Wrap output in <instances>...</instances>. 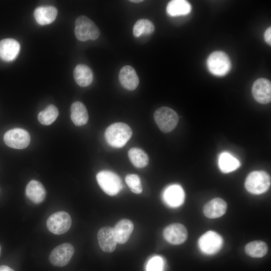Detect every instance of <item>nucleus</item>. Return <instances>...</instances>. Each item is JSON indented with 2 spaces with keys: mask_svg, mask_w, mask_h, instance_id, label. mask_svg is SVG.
Instances as JSON below:
<instances>
[{
  "mask_svg": "<svg viewBox=\"0 0 271 271\" xmlns=\"http://www.w3.org/2000/svg\"><path fill=\"white\" fill-rule=\"evenodd\" d=\"M132 136V130L128 125L123 122H115L108 126L105 131L107 143L114 148L123 147Z\"/></svg>",
  "mask_w": 271,
  "mask_h": 271,
  "instance_id": "f257e3e1",
  "label": "nucleus"
},
{
  "mask_svg": "<svg viewBox=\"0 0 271 271\" xmlns=\"http://www.w3.org/2000/svg\"><path fill=\"white\" fill-rule=\"evenodd\" d=\"M270 185V177L263 171L250 172L245 181V187L249 193L258 195L266 192Z\"/></svg>",
  "mask_w": 271,
  "mask_h": 271,
  "instance_id": "f03ea898",
  "label": "nucleus"
},
{
  "mask_svg": "<svg viewBox=\"0 0 271 271\" xmlns=\"http://www.w3.org/2000/svg\"><path fill=\"white\" fill-rule=\"evenodd\" d=\"M75 36L80 41L95 40L100 35V31L95 24L85 16H80L75 20Z\"/></svg>",
  "mask_w": 271,
  "mask_h": 271,
  "instance_id": "7ed1b4c3",
  "label": "nucleus"
},
{
  "mask_svg": "<svg viewBox=\"0 0 271 271\" xmlns=\"http://www.w3.org/2000/svg\"><path fill=\"white\" fill-rule=\"evenodd\" d=\"M96 180L101 189L110 196L118 194L123 187L119 176L110 171L103 170L98 172Z\"/></svg>",
  "mask_w": 271,
  "mask_h": 271,
  "instance_id": "20e7f679",
  "label": "nucleus"
},
{
  "mask_svg": "<svg viewBox=\"0 0 271 271\" xmlns=\"http://www.w3.org/2000/svg\"><path fill=\"white\" fill-rule=\"evenodd\" d=\"M154 118L161 130L166 133L173 130L179 121L177 113L172 108L166 106L157 109L154 112Z\"/></svg>",
  "mask_w": 271,
  "mask_h": 271,
  "instance_id": "39448f33",
  "label": "nucleus"
},
{
  "mask_svg": "<svg viewBox=\"0 0 271 271\" xmlns=\"http://www.w3.org/2000/svg\"><path fill=\"white\" fill-rule=\"evenodd\" d=\"M207 66L209 72L214 75L222 76L229 71L231 62L228 55L222 51L212 53L207 60Z\"/></svg>",
  "mask_w": 271,
  "mask_h": 271,
  "instance_id": "423d86ee",
  "label": "nucleus"
},
{
  "mask_svg": "<svg viewBox=\"0 0 271 271\" xmlns=\"http://www.w3.org/2000/svg\"><path fill=\"white\" fill-rule=\"evenodd\" d=\"M72 220L70 215L65 211H59L50 215L46 222L48 230L60 235L66 232L70 228Z\"/></svg>",
  "mask_w": 271,
  "mask_h": 271,
  "instance_id": "0eeeda50",
  "label": "nucleus"
},
{
  "mask_svg": "<svg viewBox=\"0 0 271 271\" xmlns=\"http://www.w3.org/2000/svg\"><path fill=\"white\" fill-rule=\"evenodd\" d=\"M223 244L222 237L217 232L208 231L204 233L198 240V246L200 250L207 255L218 252Z\"/></svg>",
  "mask_w": 271,
  "mask_h": 271,
  "instance_id": "6e6552de",
  "label": "nucleus"
},
{
  "mask_svg": "<svg viewBox=\"0 0 271 271\" xmlns=\"http://www.w3.org/2000/svg\"><path fill=\"white\" fill-rule=\"evenodd\" d=\"M31 140L29 133L25 129L16 128L7 131L4 141L8 147L17 149H23L28 146Z\"/></svg>",
  "mask_w": 271,
  "mask_h": 271,
  "instance_id": "1a4fd4ad",
  "label": "nucleus"
},
{
  "mask_svg": "<svg viewBox=\"0 0 271 271\" xmlns=\"http://www.w3.org/2000/svg\"><path fill=\"white\" fill-rule=\"evenodd\" d=\"M74 253V248L69 243L61 244L51 252L49 255L50 262L56 266H64L70 261Z\"/></svg>",
  "mask_w": 271,
  "mask_h": 271,
  "instance_id": "9d476101",
  "label": "nucleus"
},
{
  "mask_svg": "<svg viewBox=\"0 0 271 271\" xmlns=\"http://www.w3.org/2000/svg\"><path fill=\"white\" fill-rule=\"evenodd\" d=\"M164 203L172 208H176L184 202L185 194L183 188L179 184H172L167 187L162 194Z\"/></svg>",
  "mask_w": 271,
  "mask_h": 271,
  "instance_id": "9b49d317",
  "label": "nucleus"
},
{
  "mask_svg": "<svg viewBox=\"0 0 271 271\" xmlns=\"http://www.w3.org/2000/svg\"><path fill=\"white\" fill-rule=\"evenodd\" d=\"M252 94L254 99L261 104H267L271 101V83L268 79L260 78L253 83Z\"/></svg>",
  "mask_w": 271,
  "mask_h": 271,
  "instance_id": "f8f14e48",
  "label": "nucleus"
},
{
  "mask_svg": "<svg viewBox=\"0 0 271 271\" xmlns=\"http://www.w3.org/2000/svg\"><path fill=\"white\" fill-rule=\"evenodd\" d=\"M165 239L170 243L178 245L184 242L188 236L186 227L180 223H173L167 226L164 229Z\"/></svg>",
  "mask_w": 271,
  "mask_h": 271,
  "instance_id": "ddd939ff",
  "label": "nucleus"
},
{
  "mask_svg": "<svg viewBox=\"0 0 271 271\" xmlns=\"http://www.w3.org/2000/svg\"><path fill=\"white\" fill-rule=\"evenodd\" d=\"M97 239L101 249L105 252L113 251L117 241L113 227L105 226L100 228L97 233Z\"/></svg>",
  "mask_w": 271,
  "mask_h": 271,
  "instance_id": "4468645a",
  "label": "nucleus"
},
{
  "mask_svg": "<svg viewBox=\"0 0 271 271\" xmlns=\"http://www.w3.org/2000/svg\"><path fill=\"white\" fill-rule=\"evenodd\" d=\"M227 207V203L223 199L216 198L205 205L203 208V213L209 218H219L225 213Z\"/></svg>",
  "mask_w": 271,
  "mask_h": 271,
  "instance_id": "2eb2a0df",
  "label": "nucleus"
},
{
  "mask_svg": "<svg viewBox=\"0 0 271 271\" xmlns=\"http://www.w3.org/2000/svg\"><path fill=\"white\" fill-rule=\"evenodd\" d=\"M119 80L125 89L133 90L139 83V78L134 69L130 66H123L119 73Z\"/></svg>",
  "mask_w": 271,
  "mask_h": 271,
  "instance_id": "dca6fc26",
  "label": "nucleus"
},
{
  "mask_svg": "<svg viewBox=\"0 0 271 271\" xmlns=\"http://www.w3.org/2000/svg\"><path fill=\"white\" fill-rule=\"evenodd\" d=\"M20 46L13 39H5L0 41V58L4 61H10L18 56Z\"/></svg>",
  "mask_w": 271,
  "mask_h": 271,
  "instance_id": "f3484780",
  "label": "nucleus"
},
{
  "mask_svg": "<svg viewBox=\"0 0 271 271\" xmlns=\"http://www.w3.org/2000/svg\"><path fill=\"white\" fill-rule=\"evenodd\" d=\"M58 11L53 6H41L36 8L34 12V18L38 24L45 25L52 23L57 17Z\"/></svg>",
  "mask_w": 271,
  "mask_h": 271,
  "instance_id": "a211bd4d",
  "label": "nucleus"
},
{
  "mask_svg": "<svg viewBox=\"0 0 271 271\" xmlns=\"http://www.w3.org/2000/svg\"><path fill=\"white\" fill-rule=\"evenodd\" d=\"M27 197L33 203L39 204L43 201L46 195L44 186L40 182L31 180L26 188Z\"/></svg>",
  "mask_w": 271,
  "mask_h": 271,
  "instance_id": "6ab92c4d",
  "label": "nucleus"
},
{
  "mask_svg": "<svg viewBox=\"0 0 271 271\" xmlns=\"http://www.w3.org/2000/svg\"><path fill=\"white\" fill-rule=\"evenodd\" d=\"M133 223L127 219L119 220L113 227L117 243L123 244L129 238L133 230Z\"/></svg>",
  "mask_w": 271,
  "mask_h": 271,
  "instance_id": "aec40b11",
  "label": "nucleus"
},
{
  "mask_svg": "<svg viewBox=\"0 0 271 271\" xmlns=\"http://www.w3.org/2000/svg\"><path fill=\"white\" fill-rule=\"evenodd\" d=\"M73 76L78 85L86 87L91 83L93 75L91 69L88 66L84 64H78L74 69Z\"/></svg>",
  "mask_w": 271,
  "mask_h": 271,
  "instance_id": "412c9836",
  "label": "nucleus"
},
{
  "mask_svg": "<svg viewBox=\"0 0 271 271\" xmlns=\"http://www.w3.org/2000/svg\"><path fill=\"white\" fill-rule=\"evenodd\" d=\"M71 118L77 126L85 124L88 120V114L84 104L80 101H75L71 106Z\"/></svg>",
  "mask_w": 271,
  "mask_h": 271,
  "instance_id": "4be33fe9",
  "label": "nucleus"
},
{
  "mask_svg": "<svg viewBox=\"0 0 271 271\" xmlns=\"http://www.w3.org/2000/svg\"><path fill=\"white\" fill-rule=\"evenodd\" d=\"M218 166L222 172L228 173L237 169L240 166V163L230 153L225 152L219 155Z\"/></svg>",
  "mask_w": 271,
  "mask_h": 271,
  "instance_id": "5701e85b",
  "label": "nucleus"
},
{
  "mask_svg": "<svg viewBox=\"0 0 271 271\" xmlns=\"http://www.w3.org/2000/svg\"><path fill=\"white\" fill-rule=\"evenodd\" d=\"M190 4L185 0H173L167 6V12L171 16L186 15L191 11Z\"/></svg>",
  "mask_w": 271,
  "mask_h": 271,
  "instance_id": "b1692460",
  "label": "nucleus"
},
{
  "mask_svg": "<svg viewBox=\"0 0 271 271\" xmlns=\"http://www.w3.org/2000/svg\"><path fill=\"white\" fill-rule=\"evenodd\" d=\"M267 244L264 242L260 240L250 242L245 247L246 254L252 257H262L267 253Z\"/></svg>",
  "mask_w": 271,
  "mask_h": 271,
  "instance_id": "393cba45",
  "label": "nucleus"
},
{
  "mask_svg": "<svg viewBox=\"0 0 271 271\" xmlns=\"http://www.w3.org/2000/svg\"><path fill=\"white\" fill-rule=\"evenodd\" d=\"M128 156L132 165L137 168H142L149 163V157L146 153L138 148H132L128 152Z\"/></svg>",
  "mask_w": 271,
  "mask_h": 271,
  "instance_id": "a878e982",
  "label": "nucleus"
},
{
  "mask_svg": "<svg viewBox=\"0 0 271 271\" xmlns=\"http://www.w3.org/2000/svg\"><path fill=\"white\" fill-rule=\"evenodd\" d=\"M59 111L55 105L50 104L39 112L38 118L41 123L48 125L56 120Z\"/></svg>",
  "mask_w": 271,
  "mask_h": 271,
  "instance_id": "bb28decb",
  "label": "nucleus"
},
{
  "mask_svg": "<svg viewBox=\"0 0 271 271\" xmlns=\"http://www.w3.org/2000/svg\"><path fill=\"white\" fill-rule=\"evenodd\" d=\"M154 25L150 20L146 19H140L137 21L133 28V34L136 37L142 35H149L154 31Z\"/></svg>",
  "mask_w": 271,
  "mask_h": 271,
  "instance_id": "cd10ccee",
  "label": "nucleus"
},
{
  "mask_svg": "<svg viewBox=\"0 0 271 271\" xmlns=\"http://www.w3.org/2000/svg\"><path fill=\"white\" fill-rule=\"evenodd\" d=\"M125 181L134 193L140 194L142 192L143 188L140 177L136 174H128L126 176Z\"/></svg>",
  "mask_w": 271,
  "mask_h": 271,
  "instance_id": "c85d7f7f",
  "label": "nucleus"
},
{
  "mask_svg": "<svg viewBox=\"0 0 271 271\" xmlns=\"http://www.w3.org/2000/svg\"><path fill=\"white\" fill-rule=\"evenodd\" d=\"M164 260L159 256L151 258L147 263V271H163Z\"/></svg>",
  "mask_w": 271,
  "mask_h": 271,
  "instance_id": "c756f323",
  "label": "nucleus"
},
{
  "mask_svg": "<svg viewBox=\"0 0 271 271\" xmlns=\"http://www.w3.org/2000/svg\"><path fill=\"white\" fill-rule=\"evenodd\" d=\"M264 38L265 42L269 45H271V27L268 28L265 31Z\"/></svg>",
  "mask_w": 271,
  "mask_h": 271,
  "instance_id": "7c9ffc66",
  "label": "nucleus"
},
{
  "mask_svg": "<svg viewBox=\"0 0 271 271\" xmlns=\"http://www.w3.org/2000/svg\"><path fill=\"white\" fill-rule=\"evenodd\" d=\"M0 271H14L12 268L7 265H1Z\"/></svg>",
  "mask_w": 271,
  "mask_h": 271,
  "instance_id": "2f4dec72",
  "label": "nucleus"
},
{
  "mask_svg": "<svg viewBox=\"0 0 271 271\" xmlns=\"http://www.w3.org/2000/svg\"><path fill=\"white\" fill-rule=\"evenodd\" d=\"M130 2H131L132 3H137L142 2H143V1H142V0L141 1V0H134V1L132 0V1H130Z\"/></svg>",
  "mask_w": 271,
  "mask_h": 271,
  "instance_id": "473e14b6",
  "label": "nucleus"
},
{
  "mask_svg": "<svg viewBox=\"0 0 271 271\" xmlns=\"http://www.w3.org/2000/svg\"><path fill=\"white\" fill-rule=\"evenodd\" d=\"M1 246H0V253H1Z\"/></svg>",
  "mask_w": 271,
  "mask_h": 271,
  "instance_id": "72a5a7b5",
  "label": "nucleus"
}]
</instances>
